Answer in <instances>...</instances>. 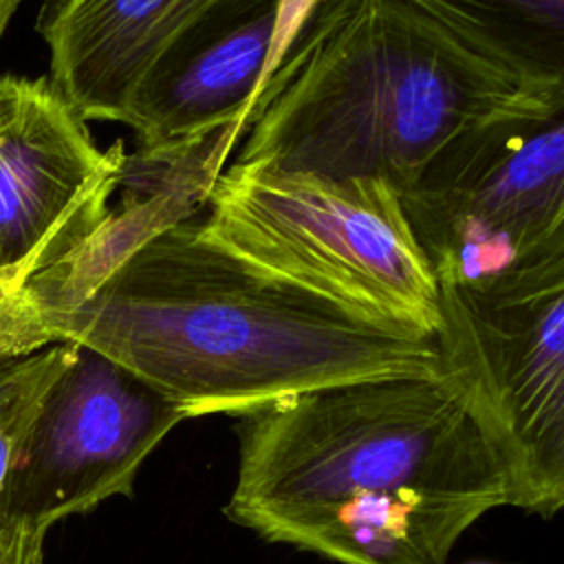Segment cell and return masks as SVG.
<instances>
[{"mask_svg": "<svg viewBox=\"0 0 564 564\" xmlns=\"http://www.w3.org/2000/svg\"><path fill=\"white\" fill-rule=\"evenodd\" d=\"M227 516L339 564H447L511 505L509 476L443 372L317 388L242 414Z\"/></svg>", "mask_w": 564, "mask_h": 564, "instance_id": "obj_1", "label": "cell"}, {"mask_svg": "<svg viewBox=\"0 0 564 564\" xmlns=\"http://www.w3.org/2000/svg\"><path fill=\"white\" fill-rule=\"evenodd\" d=\"M187 419L249 414L346 381L441 370L434 335L386 324L209 242L198 214L139 247L88 300L44 315Z\"/></svg>", "mask_w": 564, "mask_h": 564, "instance_id": "obj_2", "label": "cell"}, {"mask_svg": "<svg viewBox=\"0 0 564 564\" xmlns=\"http://www.w3.org/2000/svg\"><path fill=\"white\" fill-rule=\"evenodd\" d=\"M557 110L564 90L496 68L401 0H315L240 119L234 163L401 194L465 132Z\"/></svg>", "mask_w": 564, "mask_h": 564, "instance_id": "obj_3", "label": "cell"}, {"mask_svg": "<svg viewBox=\"0 0 564 564\" xmlns=\"http://www.w3.org/2000/svg\"><path fill=\"white\" fill-rule=\"evenodd\" d=\"M205 207L200 234L251 267L436 337L438 284L388 181L231 161Z\"/></svg>", "mask_w": 564, "mask_h": 564, "instance_id": "obj_4", "label": "cell"}, {"mask_svg": "<svg viewBox=\"0 0 564 564\" xmlns=\"http://www.w3.org/2000/svg\"><path fill=\"white\" fill-rule=\"evenodd\" d=\"M441 370L463 390L511 485V507L564 505V251L502 275L438 282Z\"/></svg>", "mask_w": 564, "mask_h": 564, "instance_id": "obj_5", "label": "cell"}, {"mask_svg": "<svg viewBox=\"0 0 564 564\" xmlns=\"http://www.w3.org/2000/svg\"><path fill=\"white\" fill-rule=\"evenodd\" d=\"M436 284H471L564 251V110L474 128L401 192Z\"/></svg>", "mask_w": 564, "mask_h": 564, "instance_id": "obj_6", "label": "cell"}, {"mask_svg": "<svg viewBox=\"0 0 564 564\" xmlns=\"http://www.w3.org/2000/svg\"><path fill=\"white\" fill-rule=\"evenodd\" d=\"M185 419L161 392L79 346L44 403L0 513L48 531L112 496H130L148 454Z\"/></svg>", "mask_w": 564, "mask_h": 564, "instance_id": "obj_7", "label": "cell"}, {"mask_svg": "<svg viewBox=\"0 0 564 564\" xmlns=\"http://www.w3.org/2000/svg\"><path fill=\"white\" fill-rule=\"evenodd\" d=\"M123 141L101 150L46 77L0 75V275L29 284L108 216Z\"/></svg>", "mask_w": 564, "mask_h": 564, "instance_id": "obj_8", "label": "cell"}, {"mask_svg": "<svg viewBox=\"0 0 564 564\" xmlns=\"http://www.w3.org/2000/svg\"><path fill=\"white\" fill-rule=\"evenodd\" d=\"M258 0H51L37 18L48 82L88 121L128 128L145 95Z\"/></svg>", "mask_w": 564, "mask_h": 564, "instance_id": "obj_9", "label": "cell"}, {"mask_svg": "<svg viewBox=\"0 0 564 564\" xmlns=\"http://www.w3.org/2000/svg\"><path fill=\"white\" fill-rule=\"evenodd\" d=\"M275 26V0H258L189 48L145 95L132 130L137 163H172L240 119L262 75Z\"/></svg>", "mask_w": 564, "mask_h": 564, "instance_id": "obj_10", "label": "cell"}, {"mask_svg": "<svg viewBox=\"0 0 564 564\" xmlns=\"http://www.w3.org/2000/svg\"><path fill=\"white\" fill-rule=\"evenodd\" d=\"M238 145L234 126L205 139L172 163L156 165V185L123 172V200L70 253L29 280L42 315L68 311L88 300L139 247L163 229L198 214L216 176Z\"/></svg>", "mask_w": 564, "mask_h": 564, "instance_id": "obj_11", "label": "cell"}, {"mask_svg": "<svg viewBox=\"0 0 564 564\" xmlns=\"http://www.w3.org/2000/svg\"><path fill=\"white\" fill-rule=\"evenodd\" d=\"M476 57L564 90V0H401Z\"/></svg>", "mask_w": 564, "mask_h": 564, "instance_id": "obj_12", "label": "cell"}, {"mask_svg": "<svg viewBox=\"0 0 564 564\" xmlns=\"http://www.w3.org/2000/svg\"><path fill=\"white\" fill-rule=\"evenodd\" d=\"M79 346L55 341L0 366V500L18 471L44 403Z\"/></svg>", "mask_w": 564, "mask_h": 564, "instance_id": "obj_13", "label": "cell"}, {"mask_svg": "<svg viewBox=\"0 0 564 564\" xmlns=\"http://www.w3.org/2000/svg\"><path fill=\"white\" fill-rule=\"evenodd\" d=\"M55 344L29 284L0 275V366Z\"/></svg>", "mask_w": 564, "mask_h": 564, "instance_id": "obj_14", "label": "cell"}, {"mask_svg": "<svg viewBox=\"0 0 564 564\" xmlns=\"http://www.w3.org/2000/svg\"><path fill=\"white\" fill-rule=\"evenodd\" d=\"M46 533L22 518L0 513V564H42Z\"/></svg>", "mask_w": 564, "mask_h": 564, "instance_id": "obj_15", "label": "cell"}, {"mask_svg": "<svg viewBox=\"0 0 564 564\" xmlns=\"http://www.w3.org/2000/svg\"><path fill=\"white\" fill-rule=\"evenodd\" d=\"M315 4V0H275V26H273V37H271V46H269V53H267V62H264V68H262V75L258 79V86L247 104V108L251 106V101L260 95L262 86L267 84L269 75L273 73L275 64L280 62L282 53L286 51V46L291 44L293 35L297 33L300 24L304 22V18L308 15L311 7ZM245 108V112H247ZM240 128V126H238Z\"/></svg>", "mask_w": 564, "mask_h": 564, "instance_id": "obj_16", "label": "cell"}, {"mask_svg": "<svg viewBox=\"0 0 564 564\" xmlns=\"http://www.w3.org/2000/svg\"><path fill=\"white\" fill-rule=\"evenodd\" d=\"M22 2L24 0H0V40L7 33V26L13 20V15L18 13V9L22 7ZM44 2H51V0H44Z\"/></svg>", "mask_w": 564, "mask_h": 564, "instance_id": "obj_17", "label": "cell"}]
</instances>
